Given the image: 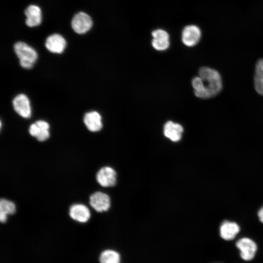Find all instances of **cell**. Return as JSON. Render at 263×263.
I'll return each mask as SVG.
<instances>
[{
  "label": "cell",
  "instance_id": "5b68a950",
  "mask_svg": "<svg viewBox=\"0 0 263 263\" xmlns=\"http://www.w3.org/2000/svg\"><path fill=\"white\" fill-rule=\"evenodd\" d=\"M89 203L96 211L102 212L109 209L111 199L107 194L101 191H96L90 196Z\"/></svg>",
  "mask_w": 263,
  "mask_h": 263
},
{
  "label": "cell",
  "instance_id": "52a82bcc",
  "mask_svg": "<svg viewBox=\"0 0 263 263\" xmlns=\"http://www.w3.org/2000/svg\"><path fill=\"white\" fill-rule=\"evenodd\" d=\"M13 105L15 111L20 116L25 118L31 115V108L28 97L24 94H19L14 98Z\"/></svg>",
  "mask_w": 263,
  "mask_h": 263
},
{
  "label": "cell",
  "instance_id": "4fadbf2b",
  "mask_svg": "<svg viewBox=\"0 0 263 263\" xmlns=\"http://www.w3.org/2000/svg\"><path fill=\"white\" fill-rule=\"evenodd\" d=\"M152 47L158 51L167 50L169 46V35L162 29H157L152 32Z\"/></svg>",
  "mask_w": 263,
  "mask_h": 263
},
{
  "label": "cell",
  "instance_id": "9a60e30c",
  "mask_svg": "<svg viewBox=\"0 0 263 263\" xmlns=\"http://www.w3.org/2000/svg\"><path fill=\"white\" fill-rule=\"evenodd\" d=\"M84 122L87 128L92 132H97L102 128V117L96 111L86 113L84 117Z\"/></svg>",
  "mask_w": 263,
  "mask_h": 263
},
{
  "label": "cell",
  "instance_id": "ffe728a7",
  "mask_svg": "<svg viewBox=\"0 0 263 263\" xmlns=\"http://www.w3.org/2000/svg\"><path fill=\"white\" fill-rule=\"evenodd\" d=\"M254 84L256 92L263 95V74H255Z\"/></svg>",
  "mask_w": 263,
  "mask_h": 263
},
{
  "label": "cell",
  "instance_id": "5bb4252c",
  "mask_svg": "<svg viewBox=\"0 0 263 263\" xmlns=\"http://www.w3.org/2000/svg\"><path fill=\"white\" fill-rule=\"evenodd\" d=\"M240 230V226L236 223L225 221L220 225V235L223 239L230 241L236 237Z\"/></svg>",
  "mask_w": 263,
  "mask_h": 263
},
{
  "label": "cell",
  "instance_id": "6da1fadb",
  "mask_svg": "<svg viewBox=\"0 0 263 263\" xmlns=\"http://www.w3.org/2000/svg\"><path fill=\"white\" fill-rule=\"evenodd\" d=\"M199 76L203 79L210 98L215 96L222 90V78L217 70L208 67H202L199 70Z\"/></svg>",
  "mask_w": 263,
  "mask_h": 263
},
{
  "label": "cell",
  "instance_id": "ba28073f",
  "mask_svg": "<svg viewBox=\"0 0 263 263\" xmlns=\"http://www.w3.org/2000/svg\"><path fill=\"white\" fill-rule=\"evenodd\" d=\"M49 124L44 120H38L32 124L29 128L30 134L39 141H44L50 136Z\"/></svg>",
  "mask_w": 263,
  "mask_h": 263
},
{
  "label": "cell",
  "instance_id": "277c9868",
  "mask_svg": "<svg viewBox=\"0 0 263 263\" xmlns=\"http://www.w3.org/2000/svg\"><path fill=\"white\" fill-rule=\"evenodd\" d=\"M97 183L103 187H113L117 182V173L113 168L105 166L100 168L96 174Z\"/></svg>",
  "mask_w": 263,
  "mask_h": 263
},
{
  "label": "cell",
  "instance_id": "9c48e42d",
  "mask_svg": "<svg viewBox=\"0 0 263 263\" xmlns=\"http://www.w3.org/2000/svg\"><path fill=\"white\" fill-rule=\"evenodd\" d=\"M201 37V32L200 28L196 25H190L183 29L182 40L186 46L192 47L198 43Z\"/></svg>",
  "mask_w": 263,
  "mask_h": 263
},
{
  "label": "cell",
  "instance_id": "8992f818",
  "mask_svg": "<svg viewBox=\"0 0 263 263\" xmlns=\"http://www.w3.org/2000/svg\"><path fill=\"white\" fill-rule=\"evenodd\" d=\"M93 24L91 17L84 12L76 14L72 20V27L78 34H84L92 27Z\"/></svg>",
  "mask_w": 263,
  "mask_h": 263
},
{
  "label": "cell",
  "instance_id": "d6986e66",
  "mask_svg": "<svg viewBox=\"0 0 263 263\" xmlns=\"http://www.w3.org/2000/svg\"><path fill=\"white\" fill-rule=\"evenodd\" d=\"M100 263H120L119 254L113 250H106L103 251L99 256Z\"/></svg>",
  "mask_w": 263,
  "mask_h": 263
},
{
  "label": "cell",
  "instance_id": "7c38bea8",
  "mask_svg": "<svg viewBox=\"0 0 263 263\" xmlns=\"http://www.w3.org/2000/svg\"><path fill=\"white\" fill-rule=\"evenodd\" d=\"M69 214L73 220L80 223L87 222L91 217L89 209L81 204L72 205L70 208Z\"/></svg>",
  "mask_w": 263,
  "mask_h": 263
},
{
  "label": "cell",
  "instance_id": "7a4b0ae2",
  "mask_svg": "<svg viewBox=\"0 0 263 263\" xmlns=\"http://www.w3.org/2000/svg\"><path fill=\"white\" fill-rule=\"evenodd\" d=\"M14 51L19 59L20 65L25 69L32 68L38 58L36 50L23 42L15 43Z\"/></svg>",
  "mask_w": 263,
  "mask_h": 263
},
{
  "label": "cell",
  "instance_id": "e0dca14e",
  "mask_svg": "<svg viewBox=\"0 0 263 263\" xmlns=\"http://www.w3.org/2000/svg\"><path fill=\"white\" fill-rule=\"evenodd\" d=\"M16 205L12 201L2 198L0 200V221L2 223L6 222L7 215L13 214L16 212Z\"/></svg>",
  "mask_w": 263,
  "mask_h": 263
},
{
  "label": "cell",
  "instance_id": "44dd1931",
  "mask_svg": "<svg viewBox=\"0 0 263 263\" xmlns=\"http://www.w3.org/2000/svg\"><path fill=\"white\" fill-rule=\"evenodd\" d=\"M258 215L260 221L263 223V207L259 209Z\"/></svg>",
  "mask_w": 263,
  "mask_h": 263
},
{
  "label": "cell",
  "instance_id": "8fae6325",
  "mask_svg": "<svg viewBox=\"0 0 263 263\" xmlns=\"http://www.w3.org/2000/svg\"><path fill=\"white\" fill-rule=\"evenodd\" d=\"M45 47L50 52L56 53H62L66 46L65 39L61 35L57 34L49 36L45 41Z\"/></svg>",
  "mask_w": 263,
  "mask_h": 263
},
{
  "label": "cell",
  "instance_id": "3957f363",
  "mask_svg": "<svg viewBox=\"0 0 263 263\" xmlns=\"http://www.w3.org/2000/svg\"><path fill=\"white\" fill-rule=\"evenodd\" d=\"M236 246L240 251L241 258L245 261L252 260L257 251V245L251 239L243 237L239 239L236 243Z\"/></svg>",
  "mask_w": 263,
  "mask_h": 263
},
{
  "label": "cell",
  "instance_id": "30bf717a",
  "mask_svg": "<svg viewBox=\"0 0 263 263\" xmlns=\"http://www.w3.org/2000/svg\"><path fill=\"white\" fill-rule=\"evenodd\" d=\"M184 132L183 127L179 124L171 121L167 122L163 129L165 136L173 142L179 141Z\"/></svg>",
  "mask_w": 263,
  "mask_h": 263
},
{
  "label": "cell",
  "instance_id": "2e32d148",
  "mask_svg": "<svg viewBox=\"0 0 263 263\" xmlns=\"http://www.w3.org/2000/svg\"><path fill=\"white\" fill-rule=\"evenodd\" d=\"M26 17L25 21L29 27H34L39 25L41 22V11L40 8L35 5H29L25 10Z\"/></svg>",
  "mask_w": 263,
  "mask_h": 263
},
{
  "label": "cell",
  "instance_id": "ac0fdd59",
  "mask_svg": "<svg viewBox=\"0 0 263 263\" xmlns=\"http://www.w3.org/2000/svg\"><path fill=\"white\" fill-rule=\"evenodd\" d=\"M191 83L194 91V94L197 97L202 99L210 98L204 81L201 77L199 75L194 77L192 80Z\"/></svg>",
  "mask_w": 263,
  "mask_h": 263
}]
</instances>
